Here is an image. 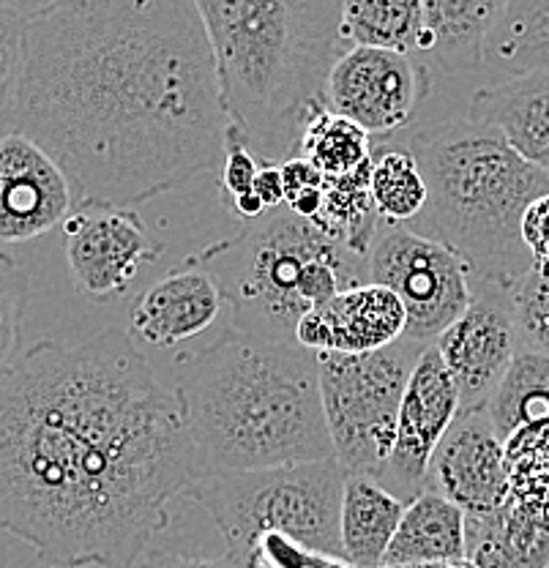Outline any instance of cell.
Masks as SVG:
<instances>
[{
	"instance_id": "cell-35",
	"label": "cell",
	"mask_w": 549,
	"mask_h": 568,
	"mask_svg": "<svg viewBox=\"0 0 549 568\" xmlns=\"http://www.w3.org/2000/svg\"><path fill=\"white\" fill-rule=\"evenodd\" d=\"M522 244L533 271H549V194L533 200L522 216Z\"/></svg>"
},
{
	"instance_id": "cell-6",
	"label": "cell",
	"mask_w": 549,
	"mask_h": 568,
	"mask_svg": "<svg viewBox=\"0 0 549 568\" xmlns=\"http://www.w3.org/2000/svg\"><path fill=\"white\" fill-rule=\"evenodd\" d=\"M214 274L230 328L257 339H295V328L345 287L369 282V260L347 252L287 205L265 211L230 239L192 254Z\"/></svg>"
},
{
	"instance_id": "cell-15",
	"label": "cell",
	"mask_w": 549,
	"mask_h": 568,
	"mask_svg": "<svg viewBox=\"0 0 549 568\" xmlns=\"http://www.w3.org/2000/svg\"><path fill=\"white\" fill-rule=\"evenodd\" d=\"M427 489L451 500L468 517H487L509 503L506 440L487 410H459L429 462Z\"/></svg>"
},
{
	"instance_id": "cell-1",
	"label": "cell",
	"mask_w": 549,
	"mask_h": 568,
	"mask_svg": "<svg viewBox=\"0 0 549 568\" xmlns=\"http://www.w3.org/2000/svg\"><path fill=\"white\" fill-rule=\"evenodd\" d=\"M200 478L173 388L121 328L0 375V532L47 568H132Z\"/></svg>"
},
{
	"instance_id": "cell-19",
	"label": "cell",
	"mask_w": 549,
	"mask_h": 568,
	"mask_svg": "<svg viewBox=\"0 0 549 568\" xmlns=\"http://www.w3.org/2000/svg\"><path fill=\"white\" fill-rule=\"evenodd\" d=\"M424 31L418 61L435 71L484 67V47L509 0H421Z\"/></svg>"
},
{
	"instance_id": "cell-17",
	"label": "cell",
	"mask_w": 549,
	"mask_h": 568,
	"mask_svg": "<svg viewBox=\"0 0 549 568\" xmlns=\"http://www.w3.org/2000/svg\"><path fill=\"white\" fill-rule=\"evenodd\" d=\"M224 310L220 282L194 257L153 282L134 301L132 331L151 347H175L203 334Z\"/></svg>"
},
{
	"instance_id": "cell-38",
	"label": "cell",
	"mask_w": 549,
	"mask_h": 568,
	"mask_svg": "<svg viewBox=\"0 0 549 568\" xmlns=\"http://www.w3.org/2000/svg\"><path fill=\"white\" fill-rule=\"evenodd\" d=\"M67 3V0H0V9L6 11H14V14H20L22 20H37V17L47 14V11H52L55 6Z\"/></svg>"
},
{
	"instance_id": "cell-39",
	"label": "cell",
	"mask_w": 549,
	"mask_h": 568,
	"mask_svg": "<svg viewBox=\"0 0 549 568\" xmlns=\"http://www.w3.org/2000/svg\"><path fill=\"white\" fill-rule=\"evenodd\" d=\"M230 209L238 213V216L244 219V222H255V219H260L265 211H268V209H265L263 200H260L255 192L241 194V197H235L233 203H230Z\"/></svg>"
},
{
	"instance_id": "cell-40",
	"label": "cell",
	"mask_w": 549,
	"mask_h": 568,
	"mask_svg": "<svg viewBox=\"0 0 549 568\" xmlns=\"http://www.w3.org/2000/svg\"><path fill=\"white\" fill-rule=\"evenodd\" d=\"M407 568H476L470 560H454V564H427V566H407Z\"/></svg>"
},
{
	"instance_id": "cell-28",
	"label": "cell",
	"mask_w": 549,
	"mask_h": 568,
	"mask_svg": "<svg viewBox=\"0 0 549 568\" xmlns=\"http://www.w3.org/2000/svg\"><path fill=\"white\" fill-rule=\"evenodd\" d=\"M369 189L383 224L405 227L427 205V181L416 156L388 140L383 142L380 151L372 153Z\"/></svg>"
},
{
	"instance_id": "cell-13",
	"label": "cell",
	"mask_w": 549,
	"mask_h": 568,
	"mask_svg": "<svg viewBox=\"0 0 549 568\" xmlns=\"http://www.w3.org/2000/svg\"><path fill=\"white\" fill-rule=\"evenodd\" d=\"M459 410L462 405H459L457 386L443 364L438 347L429 345L413 366L399 407L394 452L380 478L388 493L410 503L427 489L429 462Z\"/></svg>"
},
{
	"instance_id": "cell-10",
	"label": "cell",
	"mask_w": 549,
	"mask_h": 568,
	"mask_svg": "<svg viewBox=\"0 0 549 568\" xmlns=\"http://www.w3.org/2000/svg\"><path fill=\"white\" fill-rule=\"evenodd\" d=\"M433 85V69L416 55L347 47L328 71L326 106L375 140H388L416 121Z\"/></svg>"
},
{
	"instance_id": "cell-25",
	"label": "cell",
	"mask_w": 549,
	"mask_h": 568,
	"mask_svg": "<svg viewBox=\"0 0 549 568\" xmlns=\"http://www.w3.org/2000/svg\"><path fill=\"white\" fill-rule=\"evenodd\" d=\"M369 175L372 159L364 162L358 170H353V173L342 178H328L323 209L312 219V224L323 235H328L331 241H336L347 252L358 254L364 260H369V252L375 246L383 222L377 216L375 200H372Z\"/></svg>"
},
{
	"instance_id": "cell-31",
	"label": "cell",
	"mask_w": 549,
	"mask_h": 568,
	"mask_svg": "<svg viewBox=\"0 0 549 568\" xmlns=\"http://www.w3.org/2000/svg\"><path fill=\"white\" fill-rule=\"evenodd\" d=\"M519 347L549 355V271L530 268L511 290Z\"/></svg>"
},
{
	"instance_id": "cell-27",
	"label": "cell",
	"mask_w": 549,
	"mask_h": 568,
	"mask_svg": "<svg viewBox=\"0 0 549 568\" xmlns=\"http://www.w3.org/2000/svg\"><path fill=\"white\" fill-rule=\"evenodd\" d=\"M372 138L358 123L331 112L326 104L317 106L304 123L298 142V156L306 159L317 173L342 178L372 159Z\"/></svg>"
},
{
	"instance_id": "cell-8",
	"label": "cell",
	"mask_w": 549,
	"mask_h": 568,
	"mask_svg": "<svg viewBox=\"0 0 549 568\" xmlns=\"http://www.w3.org/2000/svg\"><path fill=\"white\" fill-rule=\"evenodd\" d=\"M427 347L403 336L375 353L317 355L331 446L350 476L380 481L386 473L407 381Z\"/></svg>"
},
{
	"instance_id": "cell-18",
	"label": "cell",
	"mask_w": 549,
	"mask_h": 568,
	"mask_svg": "<svg viewBox=\"0 0 549 568\" xmlns=\"http://www.w3.org/2000/svg\"><path fill=\"white\" fill-rule=\"evenodd\" d=\"M468 118L498 129L525 162L549 178V71L478 88Z\"/></svg>"
},
{
	"instance_id": "cell-23",
	"label": "cell",
	"mask_w": 549,
	"mask_h": 568,
	"mask_svg": "<svg viewBox=\"0 0 549 568\" xmlns=\"http://www.w3.org/2000/svg\"><path fill=\"white\" fill-rule=\"evenodd\" d=\"M484 67L504 80L549 71V0H509L484 47Z\"/></svg>"
},
{
	"instance_id": "cell-16",
	"label": "cell",
	"mask_w": 549,
	"mask_h": 568,
	"mask_svg": "<svg viewBox=\"0 0 549 568\" xmlns=\"http://www.w3.org/2000/svg\"><path fill=\"white\" fill-rule=\"evenodd\" d=\"M405 306L380 284H353L309 312L295 328V342L317 355H364L405 336Z\"/></svg>"
},
{
	"instance_id": "cell-37",
	"label": "cell",
	"mask_w": 549,
	"mask_h": 568,
	"mask_svg": "<svg viewBox=\"0 0 549 568\" xmlns=\"http://www.w3.org/2000/svg\"><path fill=\"white\" fill-rule=\"evenodd\" d=\"M252 192L265 203V209L274 211L285 205V178H282V164H260Z\"/></svg>"
},
{
	"instance_id": "cell-11",
	"label": "cell",
	"mask_w": 549,
	"mask_h": 568,
	"mask_svg": "<svg viewBox=\"0 0 549 568\" xmlns=\"http://www.w3.org/2000/svg\"><path fill=\"white\" fill-rule=\"evenodd\" d=\"M63 248L74 287L99 301L126 293L140 271L164 254L138 211L110 205L74 209L63 222Z\"/></svg>"
},
{
	"instance_id": "cell-9",
	"label": "cell",
	"mask_w": 549,
	"mask_h": 568,
	"mask_svg": "<svg viewBox=\"0 0 549 568\" xmlns=\"http://www.w3.org/2000/svg\"><path fill=\"white\" fill-rule=\"evenodd\" d=\"M369 282L392 290L405 306V336L435 345L474 301V274L438 241L386 224L369 252Z\"/></svg>"
},
{
	"instance_id": "cell-24",
	"label": "cell",
	"mask_w": 549,
	"mask_h": 568,
	"mask_svg": "<svg viewBox=\"0 0 549 568\" xmlns=\"http://www.w3.org/2000/svg\"><path fill=\"white\" fill-rule=\"evenodd\" d=\"M424 31L421 0H339V39L347 47L418 55Z\"/></svg>"
},
{
	"instance_id": "cell-34",
	"label": "cell",
	"mask_w": 549,
	"mask_h": 568,
	"mask_svg": "<svg viewBox=\"0 0 549 568\" xmlns=\"http://www.w3.org/2000/svg\"><path fill=\"white\" fill-rule=\"evenodd\" d=\"M260 173V159L252 153V148L241 140V134L230 126L227 151H224L222 173H220V194L224 205L233 203L241 194H250Z\"/></svg>"
},
{
	"instance_id": "cell-33",
	"label": "cell",
	"mask_w": 549,
	"mask_h": 568,
	"mask_svg": "<svg viewBox=\"0 0 549 568\" xmlns=\"http://www.w3.org/2000/svg\"><path fill=\"white\" fill-rule=\"evenodd\" d=\"M282 178H285V205L295 216L312 219L323 209V197H326V181L328 178L317 173L306 159L295 156L291 162L282 164Z\"/></svg>"
},
{
	"instance_id": "cell-30",
	"label": "cell",
	"mask_w": 549,
	"mask_h": 568,
	"mask_svg": "<svg viewBox=\"0 0 549 568\" xmlns=\"http://www.w3.org/2000/svg\"><path fill=\"white\" fill-rule=\"evenodd\" d=\"M28 55V20L0 9V138L17 129Z\"/></svg>"
},
{
	"instance_id": "cell-3",
	"label": "cell",
	"mask_w": 549,
	"mask_h": 568,
	"mask_svg": "<svg viewBox=\"0 0 549 568\" xmlns=\"http://www.w3.org/2000/svg\"><path fill=\"white\" fill-rule=\"evenodd\" d=\"M175 396L200 476L334 457L317 353L230 328L175 358Z\"/></svg>"
},
{
	"instance_id": "cell-29",
	"label": "cell",
	"mask_w": 549,
	"mask_h": 568,
	"mask_svg": "<svg viewBox=\"0 0 549 568\" xmlns=\"http://www.w3.org/2000/svg\"><path fill=\"white\" fill-rule=\"evenodd\" d=\"M506 473L511 500L549 517V418L506 437Z\"/></svg>"
},
{
	"instance_id": "cell-22",
	"label": "cell",
	"mask_w": 549,
	"mask_h": 568,
	"mask_svg": "<svg viewBox=\"0 0 549 568\" xmlns=\"http://www.w3.org/2000/svg\"><path fill=\"white\" fill-rule=\"evenodd\" d=\"M405 508L407 503L388 493L380 481L347 473L339 511L345 564L353 568H380L388 544L403 523Z\"/></svg>"
},
{
	"instance_id": "cell-12",
	"label": "cell",
	"mask_w": 549,
	"mask_h": 568,
	"mask_svg": "<svg viewBox=\"0 0 549 568\" xmlns=\"http://www.w3.org/2000/svg\"><path fill=\"white\" fill-rule=\"evenodd\" d=\"M462 410H487L519 351L511 290L474 282V301L435 342Z\"/></svg>"
},
{
	"instance_id": "cell-21",
	"label": "cell",
	"mask_w": 549,
	"mask_h": 568,
	"mask_svg": "<svg viewBox=\"0 0 549 568\" xmlns=\"http://www.w3.org/2000/svg\"><path fill=\"white\" fill-rule=\"evenodd\" d=\"M468 560L476 568H549V517L511 497L487 517H468Z\"/></svg>"
},
{
	"instance_id": "cell-32",
	"label": "cell",
	"mask_w": 549,
	"mask_h": 568,
	"mask_svg": "<svg viewBox=\"0 0 549 568\" xmlns=\"http://www.w3.org/2000/svg\"><path fill=\"white\" fill-rule=\"evenodd\" d=\"M28 293V271L11 254L0 252V375L17 361Z\"/></svg>"
},
{
	"instance_id": "cell-14",
	"label": "cell",
	"mask_w": 549,
	"mask_h": 568,
	"mask_svg": "<svg viewBox=\"0 0 549 568\" xmlns=\"http://www.w3.org/2000/svg\"><path fill=\"white\" fill-rule=\"evenodd\" d=\"M77 209L61 164L22 132L0 138V246L28 244L67 222Z\"/></svg>"
},
{
	"instance_id": "cell-5",
	"label": "cell",
	"mask_w": 549,
	"mask_h": 568,
	"mask_svg": "<svg viewBox=\"0 0 549 568\" xmlns=\"http://www.w3.org/2000/svg\"><path fill=\"white\" fill-rule=\"evenodd\" d=\"M405 148L427 181V205L405 227L451 248L474 282L517 287L533 268L522 244V216L549 194V178L498 129L470 118L421 126Z\"/></svg>"
},
{
	"instance_id": "cell-7",
	"label": "cell",
	"mask_w": 549,
	"mask_h": 568,
	"mask_svg": "<svg viewBox=\"0 0 549 568\" xmlns=\"http://www.w3.org/2000/svg\"><path fill=\"white\" fill-rule=\"evenodd\" d=\"M347 470L336 457L304 465L200 476L186 497L197 500L222 532L227 552L246 560L263 532H279L312 552L345 560L339 538Z\"/></svg>"
},
{
	"instance_id": "cell-4",
	"label": "cell",
	"mask_w": 549,
	"mask_h": 568,
	"mask_svg": "<svg viewBox=\"0 0 549 568\" xmlns=\"http://www.w3.org/2000/svg\"><path fill=\"white\" fill-rule=\"evenodd\" d=\"M214 50L230 123L260 164L298 156L345 52L339 0H194Z\"/></svg>"
},
{
	"instance_id": "cell-2",
	"label": "cell",
	"mask_w": 549,
	"mask_h": 568,
	"mask_svg": "<svg viewBox=\"0 0 549 568\" xmlns=\"http://www.w3.org/2000/svg\"><path fill=\"white\" fill-rule=\"evenodd\" d=\"M230 126L194 0H67L28 22L14 132L61 164L77 209L138 211L220 168Z\"/></svg>"
},
{
	"instance_id": "cell-26",
	"label": "cell",
	"mask_w": 549,
	"mask_h": 568,
	"mask_svg": "<svg viewBox=\"0 0 549 568\" xmlns=\"http://www.w3.org/2000/svg\"><path fill=\"white\" fill-rule=\"evenodd\" d=\"M487 416L498 435L509 437L519 426L549 418V355L519 347L509 372L489 399Z\"/></svg>"
},
{
	"instance_id": "cell-36",
	"label": "cell",
	"mask_w": 549,
	"mask_h": 568,
	"mask_svg": "<svg viewBox=\"0 0 549 568\" xmlns=\"http://www.w3.org/2000/svg\"><path fill=\"white\" fill-rule=\"evenodd\" d=\"M138 568H246V560L233 552H224L222 558H194V555L153 549V552L143 555Z\"/></svg>"
},
{
	"instance_id": "cell-41",
	"label": "cell",
	"mask_w": 549,
	"mask_h": 568,
	"mask_svg": "<svg viewBox=\"0 0 549 568\" xmlns=\"http://www.w3.org/2000/svg\"><path fill=\"white\" fill-rule=\"evenodd\" d=\"M350 568H353V566H350Z\"/></svg>"
},
{
	"instance_id": "cell-20",
	"label": "cell",
	"mask_w": 549,
	"mask_h": 568,
	"mask_svg": "<svg viewBox=\"0 0 549 568\" xmlns=\"http://www.w3.org/2000/svg\"><path fill=\"white\" fill-rule=\"evenodd\" d=\"M468 560V514L451 500L424 489L407 503L380 568H407Z\"/></svg>"
}]
</instances>
